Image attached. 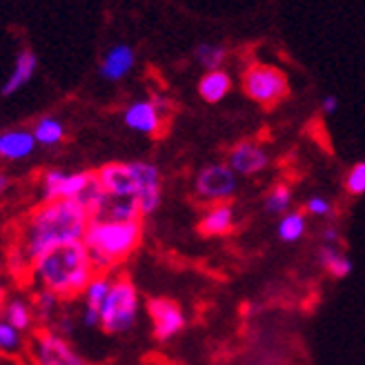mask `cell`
<instances>
[{"label":"cell","instance_id":"1","mask_svg":"<svg viewBox=\"0 0 365 365\" xmlns=\"http://www.w3.org/2000/svg\"><path fill=\"white\" fill-rule=\"evenodd\" d=\"M89 227V214L78 200H56L34 207L23 221L18 236V252L34 267V263L47 252L61 245L83 241Z\"/></svg>","mask_w":365,"mask_h":365},{"label":"cell","instance_id":"2","mask_svg":"<svg viewBox=\"0 0 365 365\" xmlns=\"http://www.w3.org/2000/svg\"><path fill=\"white\" fill-rule=\"evenodd\" d=\"M34 279L43 289L58 294L61 301L85 294L87 285L96 277L94 263L83 241H74L47 252L31 267Z\"/></svg>","mask_w":365,"mask_h":365},{"label":"cell","instance_id":"3","mask_svg":"<svg viewBox=\"0 0 365 365\" xmlns=\"http://www.w3.org/2000/svg\"><path fill=\"white\" fill-rule=\"evenodd\" d=\"M143 239L140 223H107L89 221L85 232V247L96 274H107L116 263L125 261Z\"/></svg>","mask_w":365,"mask_h":365},{"label":"cell","instance_id":"4","mask_svg":"<svg viewBox=\"0 0 365 365\" xmlns=\"http://www.w3.org/2000/svg\"><path fill=\"white\" fill-rule=\"evenodd\" d=\"M138 292L127 277H118L101 309V327L107 334H123L136 323Z\"/></svg>","mask_w":365,"mask_h":365},{"label":"cell","instance_id":"5","mask_svg":"<svg viewBox=\"0 0 365 365\" xmlns=\"http://www.w3.org/2000/svg\"><path fill=\"white\" fill-rule=\"evenodd\" d=\"M243 91L250 101L263 107H274L287 98L289 83L283 69L265 63H252L243 71Z\"/></svg>","mask_w":365,"mask_h":365},{"label":"cell","instance_id":"6","mask_svg":"<svg viewBox=\"0 0 365 365\" xmlns=\"http://www.w3.org/2000/svg\"><path fill=\"white\" fill-rule=\"evenodd\" d=\"M29 354L36 365H87L69 341L51 327H38L31 334Z\"/></svg>","mask_w":365,"mask_h":365},{"label":"cell","instance_id":"7","mask_svg":"<svg viewBox=\"0 0 365 365\" xmlns=\"http://www.w3.org/2000/svg\"><path fill=\"white\" fill-rule=\"evenodd\" d=\"M194 187L196 194L207 200L210 205L230 203L232 196L236 194V172L227 163H210L196 174Z\"/></svg>","mask_w":365,"mask_h":365},{"label":"cell","instance_id":"8","mask_svg":"<svg viewBox=\"0 0 365 365\" xmlns=\"http://www.w3.org/2000/svg\"><path fill=\"white\" fill-rule=\"evenodd\" d=\"M165 112L170 114V101H165L163 96H152L127 105L123 112V120L130 130L138 134L156 136L160 134L163 125H165Z\"/></svg>","mask_w":365,"mask_h":365},{"label":"cell","instance_id":"9","mask_svg":"<svg viewBox=\"0 0 365 365\" xmlns=\"http://www.w3.org/2000/svg\"><path fill=\"white\" fill-rule=\"evenodd\" d=\"M148 314L154 323V336L163 343L185 330V312L172 299H160V297L150 299Z\"/></svg>","mask_w":365,"mask_h":365},{"label":"cell","instance_id":"10","mask_svg":"<svg viewBox=\"0 0 365 365\" xmlns=\"http://www.w3.org/2000/svg\"><path fill=\"white\" fill-rule=\"evenodd\" d=\"M96 180L105 194L134 198L138 194V180L132 170V163H105L96 170Z\"/></svg>","mask_w":365,"mask_h":365},{"label":"cell","instance_id":"11","mask_svg":"<svg viewBox=\"0 0 365 365\" xmlns=\"http://www.w3.org/2000/svg\"><path fill=\"white\" fill-rule=\"evenodd\" d=\"M227 165L241 176H254L269 165V156L257 140H239L227 152Z\"/></svg>","mask_w":365,"mask_h":365},{"label":"cell","instance_id":"12","mask_svg":"<svg viewBox=\"0 0 365 365\" xmlns=\"http://www.w3.org/2000/svg\"><path fill=\"white\" fill-rule=\"evenodd\" d=\"M132 170L138 180V205L143 216H150L160 205V174L154 163L148 160H132Z\"/></svg>","mask_w":365,"mask_h":365},{"label":"cell","instance_id":"13","mask_svg":"<svg viewBox=\"0 0 365 365\" xmlns=\"http://www.w3.org/2000/svg\"><path fill=\"white\" fill-rule=\"evenodd\" d=\"M136 65V51L134 47H130L127 43H118V45H112L107 51H105V56L101 61V76L105 81H120L125 78L130 71L134 69Z\"/></svg>","mask_w":365,"mask_h":365},{"label":"cell","instance_id":"14","mask_svg":"<svg viewBox=\"0 0 365 365\" xmlns=\"http://www.w3.org/2000/svg\"><path fill=\"white\" fill-rule=\"evenodd\" d=\"M36 136L25 127H14V130L0 132V156L5 160H23L29 158L36 150Z\"/></svg>","mask_w":365,"mask_h":365},{"label":"cell","instance_id":"15","mask_svg":"<svg viewBox=\"0 0 365 365\" xmlns=\"http://www.w3.org/2000/svg\"><path fill=\"white\" fill-rule=\"evenodd\" d=\"M234 230V207L232 203H214L198 218V234L205 239L225 236Z\"/></svg>","mask_w":365,"mask_h":365},{"label":"cell","instance_id":"16","mask_svg":"<svg viewBox=\"0 0 365 365\" xmlns=\"http://www.w3.org/2000/svg\"><path fill=\"white\" fill-rule=\"evenodd\" d=\"M36 67H38V58H36L34 51L23 49L21 53H18L11 74L7 76V81L3 85V91H0V94H3V98H9V96L16 94V91H21L34 78Z\"/></svg>","mask_w":365,"mask_h":365},{"label":"cell","instance_id":"17","mask_svg":"<svg viewBox=\"0 0 365 365\" xmlns=\"http://www.w3.org/2000/svg\"><path fill=\"white\" fill-rule=\"evenodd\" d=\"M232 89V78L225 69L205 71L203 78L198 81V96L205 103H221Z\"/></svg>","mask_w":365,"mask_h":365},{"label":"cell","instance_id":"18","mask_svg":"<svg viewBox=\"0 0 365 365\" xmlns=\"http://www.w3.org/2000/svg\"><path fill=\"white\" fill-rule=\"evenodd\" d=\"M34 305L21 297H11L5 301L3 305V321H7L9 325H14L18 332H27L34 325Z\"/></svg>","mask_w":365,"mask_h":365},{"label":"cell","instance_id":"19","mask_svg":"<svg viewBox=\"0 0 365 365\" xmlns=\"http://www.w3.org/2000/svg\"><path fill=\"white\" fill-rule=\"evenodd\" d=\"M319 263L332 279H348L352 274L350 257L348 254H343L336 245H321L319 247Z\"/></svg>","mask_w":365,"mask_h":365},{"label":"cell","instance_id":"20","mask_svg":"<svg viewBox=\"0 0 365 365\" xmlns=\"http://www.w3.org/2000/svg\"><path fill=\"white\" fill-rule=\"evenodd\" d=\"M31 132H34L36 143H38V145H43V148H53V145L63 143L65 125L56 116H43V118L36 120Z\"/></svg>","mask_w":365,"mask_h":365},{"label":"cell","instance_id":"21","mask_svg":"<svg viewBox=\"0 0 365 365\" xmlns=\"http://www.w3.org/2000/svg\"><path fill=\"white\" fill-rule=\"evenodd\" d=\"M114 281L116 279H112L109 274H96V277L91 279V283L87 285L85 294H83L85 305L94 307V309H98V312H101L105 301H107V297H109V292H112V287H114Z\"/></svg>","mask_w":365,"mask_h":365},{"label":"cell","instance_id":"22","mask_svg":"<svg viewBox=\"0 0 365 365\" xmlns=\"http://www.w3.org/2000/svg\"><path fill=\"white\" fill-rule=\"evenodd\" d=\"M289 205H292V187L287 182H279V185H274L265 200H263V210L272 216H285L289 214Z\"/></svg>","mask_w":365,"mask_h":365},{"label":"cell","instance_id":"23","mask_svg":"<svg viewBox=\"0 0 365 365\" xmlns=\"http://www.w3.org/2000/svg\"><path fill=\"white\" fill-rule=\"evenodd\" d=\"M305 227H307L305 212H289L281 216L279 221V239L283 243H294L305 234Z\"/></svg>","mask_w":365,"mask_h":365},{"label":"cell","instance_id":"24","mask_svg":"<svg viewBox=\"0 0 365 365\" xmlns=\"http://www.w3.org/2000/svg\"><path fill=\"white\" fill-rule=\"evenodd\" d=\"M194 56L198 61V65H203L207 71H216L221 69V65L227 58V49L223 45H214V43H200L194 49Z\"/></svg>","mask_w":365,"mask_h":365},{"label":"cell","instance_id":"25","mask_svg":"<svg viewBox=\"0 0 365 365\" xmlns=\"http://www.w3.org/2000/svg\"><path fill=\"white\" fill-rule=\"evenodd\" d=\"M31 305H34V314H36V319H38V321H49L51 314L56 312L58 305H61V297H58V294H53V292H49V289H43V287H41V289L34 294Z\"/></svg>","mask_w":365,"mask_h":365},{"label":"cell","instance_id":"26","mask_svg":"<svg viewBox=\"0 0 365 365\" xmlns=\"http://www.w3.org/2000/svg\"><path fill=\"white\" fill-rule=\"evenodd\" d=\"M67 172L63 170H47L43 174V203H56L61 200V187Z\"/></svg>","mask_w":365,"mask_h":365},{"label":"cell","instance_id":"27","mask_svg":"<svg viewBox=\"0 0 365 365\" xmlns=\"http://www.w3.org/2000/svg\"><path fill=\"white\" fill-rule=\"evenodd\" d=\"M343 187L350 196H363L365 194V160H359L350 168V172L343 178Z\"/></svg>","mask_w":365,"mask_h":365},{"label":"cell","instance_id":"28","mask_svg":"<svg viewBox=\"0 0 365 365\" xmlns=\"http://www.w3.org/2000/svg\"><path fill=\"white\" fill-rule=\"evenodd\" d=\"M23 332H18L14 325H9L7 321H0V350L5 354H14L21 350L23 345Z\"/></svg>","mask_w":365,"mask_h":365},{"label":"cell","instance_id":"29","mask_svg":"<svg viewBox=\"0 0 365 365\" xmlns=\"http://www.w3.org/2000/svg\"><path fill=\"white\" fill-rule=\"evenodd\" d=\"M305 214L309 216H317V218H325L332 214V203L327 200L325 196H309L305 200Z\"/></svg>","mask_w":365,"mask_h":365},{"label":"cell","instance_id":"30","mask_svg":"<svg viewBox=\"0 0 365 365\" xmlns=\"http://www.w3.org/2000/svg\"><path fill=\"white\" fill-rule=\"evenodd\" d=\"M81 321L85 327H101V312L94 307H83V314H81Z\"/></svg>","mask_w":365,"mask_h":365},{"label":"cell","instance_id":"31","mask_svg":"<svg viewBox=\"0 0 365 365\" xmlns=\"http://www.w3.org/2000/svg\"><path fill=\"white\" fill-rule=\"evenodd\" d=\"M323 245H336L339 247V239H341V234H339V230L334 227V225H327L325 230H323Z\"/></svg>","mask_w":365,"mask_h":365},{"label":"cell","instance_id":"32","mask_svg":"<svg viewBox=\"0 0 365 365\" xmlns=\"http://www.w3.org/2000/svg\"><path fill=\"white\" fill-rule=\"evenodd\" d=\"M336 109H339V98H336V96H325V98L321 101V112H323L325 116L336 114Z\"/></svg>","mask_w":365,"mask_h":365}]
</instances>
